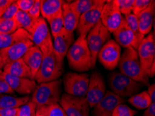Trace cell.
Masks as SVG:
<instances>
[{
    "label": "cell",
    "mask_w": 155,
    "mask_h": 116,
    "mask_svg": "<svg viewBox=\"0 0 155 116\" xmlns=\"http://www.w3.org/2000/svg\"><path fill=\"white\" fill-rule=\"evenodd\" d=\"M120 72L131 78L134 81L145 86H150L149 77L140 65L137 51L134 48H127L121 54L118 63Z\"/></svg>",
    "instance_id": "obj_1"
},
{
    "label": "cell",
    "mask_w": 155,
    "mask_h": 116,
    "mask_svg": "<svg viewBox=\"0 0 155 116\" xmlns=\"http://www.w3.org/2000/svg\"><path fill=\"white\" fill-rule=\"evenodd\" d=\"M66 57L72 70L86 72L92 68L91 54L86 41V35H79L68 51Z\"/></svg>",
    "instance_id": "obj_2"
},
{
    "label": "cell",
    "mask_w": 155,
    "mask_h": 116,
    "mask_svg": "<svg viewBox=\"0 0 155 116\" xmlns=\"http://www.w3.org/2000/svg\"><path fill=\"white\" fill-rule=\"evenodd\" d=\"M63 72V61L58 57L54 48L43 53V60L34 81L38 84L58 80Z\"/></svg>",
    "instance_id": "obj_3"
},
{
    "label": "cell",
    "mask_w": 155,
    "mask_h": 116,
    "mask_svg": "<svg viewBox=\"0 0 155 116\" xmlns=\"http://www.w3.org/2000/svg\"><path fill=\"white\" fill-rule=\"evenodd\" d=\"M61 79L39 84L33 92L31 100L37 106L58 104L61 97Z\"/></svg>",
    "instance_id": "obj_4"
},
{
    "label": "cell",
    "mask_w": 155,
    "mask_h": 116,
    "mask_svg": "<svg viewBox=\"0 0 155 116\" xmlns=\"http://www.w3.org/2000/svg\"><path fill=\"white\" fill-rule=\"evenodd\" d=\"M109 84L111 92L122 98L134 95L143 87V84L134 81L120 72H114L109 75Z\"/></svg>",
    "instance_id": "obj_5"
},
{
    "label": "cell",
    "mask_w": 155,
    "mask_h": 116,
    "mask_svg": "<svg viewBox=\"0 0 155 116\" xmlns=\"http://www.w3.org/2000/svg\"><path fill=\"white\" fill-rule=\"evenodd\" d=\"M111 38V34L99 21L86 35V41L91 54L92 68L96 64L97 55L102 47Z\"/></svg>",
    "instance_id": "obj_6"
},
{
    "label": "cell",
    "mask_w": 155,
    "mask_h": 116,
    "mask_svg": "<svg viewBox=\"0 0 155 116\" xmlns=\"http://www.w3.org/2000/svg\"><path fill=\"white\" fill-rule=\"evenodd\" d=\"M90 76L86 73L69 72L63 77L65 93L75 97H86Z\"/></svg>",
    "instance_id": "obj_7"
},
{
    "label": "cell",
    "mask_w": 155,
    "mask_h": 116,
    "mask_svg": "<svg viewBox=\"0 0 155 116\" xmlns=\"http://www.w3.org/2000/svg\"><path fill=\"white\" fill-rule=\"evenodd\" d=\"M59 105L68 116H90V106L86 97L64 93L61 97Z\"/></svg>",
    "instance_id": "obj_8"
},
{
    "label": "cell",
    "mask_w": 155,
    "mask_h": 116,
    "mask_svg": "<svg viewBox=\"0 0 155 116\" xmlns=\"http://www.w3.org/2000/svg\"><path fill=\"white\" fill-rule=\"evenodd\" d=\"M120 56L121 47L114 40L110 39L100 49L97 59L106 70L112 71L118 67Z\"/></svg>",
    "instance_id": "obj_9"
},
{
    "label": "cell",
    "mask_w": 155,
    "mask_h": 116,
    "mask_svg": "<svg viewBox=\"0 0 155 116\" xmlns=\"http://www.w3.org/2000/svg\"><path fill=\"white\" fill-rule=\"evenodd\" d=\"M123 20L117 0L107 1L101 13L100 21L110 34H113Z\"/></svg>",
    "instance_id": "obj_10"
},
{
    "label": "cell",
    "mask_w": 155,
    "mask_h": 116,
    "mask_svg": "<svg viewBox=\"0 0 155 116\" xmlns=\"http://www.w3.org/2000/svg\"><path fill=\"white\" fill-rule=\"evenodd\" d=\"M137 51L142 69L147 75L152 64L155 63V42L153 33L147 34L143 39Z\"/></svg>",
    "instance_id": "obj_11"
},
{
    "label": "cell",
    "mask_w": 155,
    "mask_h": 116,
    "mask_svg": "<svg viewBox=\"0 0 155 116\" xmlns=\"http://www.w3.org/2000/svg\"><path fill=\"white\" fill-rule=\"evenodd\" d=\"M31 41L34 45L41 49L42 53L45 52L53 47V41L45 20L40 17L31 34Z\"/></svg>",
    "instance_id": "obj_12"
},
{
    "label": "cell",
    "mask_w": 155,
    "mask_h": 116,
    "mask_svg": "<svg viewBox=\"0 0 155 116\" xmlns=\"http://www.w3.org/2000/svg\"><path fill=\"white\" fill-rule=\"evenodd\" d=\"M106 84L102 75L98 72H93L89 79L88 91L86 98L90 108H93L106 93Z\"/></svg>",
    "instance_id": "obj_13"
},
{
    "label": "cell",
    "mask_w": 155,
    "mask_h": 116,
    "mask_svg": "<svg viewBox=\"0 0 155 116\" xmlns=\"http://www.w3.org/2000/svg\"><path fill=\"white\" fill-rule=\"evenodd\" d=\"M106 2V0H102L99 4L80 15L77 28L79 36H86L88 32L100 21L101 13Z\"/></svg>",
    "instance_id": "obj_14"
},
{
    "label": "cell",
    "mask_w": 155,
    "mask_h": 116,
    "mask_svg": "<svg viewBox=\"0 0 155 116\" xmlns=\"http://www.w3.org/2000/svg\"><path fill=\"white\" fill-rule=\"evenodd\" d=\"M124 101L113 92L107 91L101 101L93 107V116H111L114 108Z\"/></svg>",
    "instance_id": "obj_15"
},
{
    "label": "cell",
    "mask_w": 155,
    "mask_h": 116,
    "mask_svg": "<svg viewBox=\"0 0 155 116\" xmlns=\"http://www.w3.org/2000/svg\"><path fill=\"white\" fill-rule=\"evenodd\" d=\"M0 77L7 82L11 88L14 92H16L20 94H28L33 93L37 86L36 82L34 80L14 77L0 70Z\"/></svg>",
    "instance_id": "obj_16"
},
{
    "label": "cell",
    "mask_w": 155,
    "mask_h": 116,
    "mask_svg": "<svg viewBox=\"0 0 155 116\" xmlns=\"http://www.w3.org/2000/svg\"><path fill=\"white\" fill-rule=\"evenodd\" d=\"M113 34L115 38L114 41L124 49L134 48L137 50L140 44V42L138 41L124 18L118 29Z\"/></svg>",
    "instance_id": "obj_17"
},
{
    "label": "cell",
    "mask_w": 155,
    "mask_h": 116,
    "mask_svg": "<svg viewBox=\"0 0 155 116\" xmlns=\"http://www.w3.org/2000/svg\"><path fill=\"white\" fill-rule=\"evenodd\" d=\"M34 45V42L31 39H26L18 42L7 48L0 49L4 65L22 59L28 49Z\"/></svg>",
    "instance_id": "obj_18"
},
{
    "label": "cell",
    "mask_w": 155,
    "mask_h": 116,
    "mask_svg": "<svg viewBox=\"0 0 155 116\" xmlns=\"http://www.w3.org/2000/svg\"><path fill=\"white\" fill-rule=\"evenodd\" d=\"M74 42V33L68 31L64 28L59 34L54 38L53 48L61 60H64L68 51Z\"/></svg>",
    "instance_id": "obj_19"
},
{
    "label": "cell",
    "mask_w": 155,
    "mask_h": 116,
    "mask_svg": "<svg viewBox=\"0 0 155 116\" xmlns=\"http://www.w3.org/2000/svg\"><path fill=\"white\" fill-rule=\"evenodd\" d=\"M22 60L30 70L32 79L34 80L43 60V53L41 50L37 46L34 45L28 49L22 57Z\"/></svg>",
    "instance_id": "obj_20"
},
{
    "label": "cell",
    "mask_w": 155,
    "mask_h": 116,
    "mask_svg": "<svg viewBox=\"0 0 155 116\" xmlns=\"http://www.w3.org/2000/svg\"><path fill=\"white\" fill-rule=\"evenodd\" d=\"M154 7L155 2L153 0L152 4L145 10L142 11L137 16L139 31L140 34L145 37L151 31L154 17Z\"/></svg>",
    "instance_id": "obj_21"
},
{
    "label": "cell",
    "mask_w": 155,
    "mask_h": 116,
    "mask_svg": "<svg viewBox=\"0 0 155 116\" xmlns=\"http://www.w3.org/2000/svg\"><path fill=\"white\" fill-rule=\"evenodd\" d=\"M63 28L68 31L74 33L79 23V16L72 6L70 2H65L62 7Z\"/></svg>",
    "instance_id": "obj_22"
},
{
    "label": "cell",
    "mask_w": 155,
    "mask_h": 116,
    "mask_svg": "<svg viewBox=\"0 0 155 116\" xmlns=\"http://www.w3.org/2000/svg\"><path fill=\"white\" fill-rule=\"evenodd\" d=\"M65 2L62 0H41V14L43 18L49 21L59 14Z\"/></svg>",
    "instance_id": "obj_23"
},
{
    "label": "cell",
    "mask_w": 155,
    "mask_h": 116,
    "mask_svg": "<svg viewBox=\"0 0 155 116\" xmlns=\"http://www.w3.org/2000/svg\"><path fill=\"white\" fill-rule=\"evenodd\" d=\"M2 69L4 72L14 76V77L28 78V79H32L30 70L23 61L22 58L6 64Z\"/></svg>",
    "instance_id": "obj_24"
},
{
    "label": "cell",
    "mask_w": 155,
    "mask_h": 116,
    "mask_svg": "<svg viewBox=\"0 0 155 116\" xmlns=\"http://www.w3.org/2000/svg\"><path fill=\"white\" fill-rule=\"evenodd\" d=\"M26 39L31 40V35L23 29H18L11 34L0 35V49L7 48Z\"/></svg>",
    "instance_id": "obj_25"
},
{
    "label": "cell",
    "mask_w": 155,
    "mask_h": 116,
    "mask_svg": "<svg viewBox=\"0 0 155 116\" xmlns=\"http://www.w3.org/2000/svg\"><path fill=\"white\" fill-rule=\"evenodd\" d=\"M29 97H16L8 94H0V108H17L30 101Z\"/></svg>",
    "instance_id": "obj_26"
},
{
    "label": "cell",
    "mask_w": 155,
    "mask_h": 116,
    "mask_svg": "<svg viewBox=\"0 0 155 116\" xmlns=\"http://www.w3.org/2000/svg\"><path fill=\"white\" fill-rule=\"evenodd\" d=\"M38 19L32 18L28 13L20 10L14 18V20L17 22L19 28L27 31L30 34H31L33 29L36 26Z\"/></svg>",
    "instance_id": "obj_27"
},
{
    "label": "cell",
    "mask_w": 155,
    "mask_h": 116,
    "mask_svg": "<svg viewBox=\"0 0 155 116\" xmlns=\"http://www.w3.org/2000/svg\"><path fill=\"white\" fill-rule=\"evenodd\" d=\"M128 101L133 106L139 110L146 109L152 104L151 99L146 91H143L141 93L135 94L134 95L130 97Z\"/></svg>",
    "instance_id": "obj_28"
},
{
    "label": "cell",
    "mask_w": 155,
    "mask_h": 116,
    "mask_svg": "<svg viewBox=\"0 0 155 116\" xmlns=\"http://www.w3.org/2000/svg\"><path fill=\"white\" fill-rule=\"evenodd\" d=\"M101 1L102 0H76L71 2L70 3L75 11L80 16L99 4Z\"/></svg>",
    "instance_id": "obj_29"
},
{
    "label": "cell",
    "mask_w": 155,
    "mask_h": 116,
    "mask_svg": "<svg viewBox=\"0 0 155 116\" xmlns=\"http://www.w3.org/2000/svg\"><path fill=\"white\" fill-rule=\"evenodd\" d=\"M36 112L41 113L43 116H68L58 104L50 106H37Z\"/></svg>",
    "instance_id": "obj_30"
},
{
    "label": "cell",
    "mask_w": 155,
    "mask_h": 116,
    "mask_svg": "<svg viewBox=\"0 0 155 116\" xmlns=\"http://www.w3.org/2000/svg\"><path fill=\"white\" fill-rule=\"evenodd\" d=\"M124 20L126 21V22L128 25L129 27H130L131 30L133 31L134 34L135 36L137 37L138 41L141 42L145 36L140 34L139 31V27H138V22L137 16L134 15L133 13H131L124 16Z\"/></svg>",
    "instance_id": "obj_31"
},
{
    "label": "cell",
    "mask_w": 155,
    "mask_h": 116,
    "mask_svg": "<svg viewBox=\"0 0 155 116\" xmlns=\"http://www.w3.org/2000/svg\"><path fill=\"white\" fill-rule=\"evenodd\" d=\"M18 29L20 28L14 19L0 18V35L11 34Z\"/></svg>",
    "instance_id": "obj_32"
},
{
    "label": "cell",
    "mask_w": 155,
    "mask_h": 116,
    "mask_svg": "<svg viewBox=\"0 0 155 116\" xmlns=\"http://www.w3.org/2000/svg\"><path fill=\"white\" fill-rule=\"evenodd\" d=\"M51 28V36L54 38L63 29V20L62 11L59 14L56 15L55 17L51 18V20L48 21Z\"/></svg>",
    "instance_id": "obj_33"
},
{
    "label": "cell",
    "mask_w": 155,
    "mask_h": 116,
    "mask_svg": "<svg viewBox=\"0 0 155 116\" xmlns=\"http://www.w3.org/2000/svg\"><path fill=\"white\" fill-rule=\"evenodd\" d=\"M37 105L30 99L18 108V116H34L36 113Z\"/></svg>",
    "instance_id": "obj_34"
},
{
    "label": "cell",
    "mask_w": 155,
    "mask_h": 116,
    "mask_svg": "<svg viewBox=\"0 0 155 116\" xmlns=\"http://www.w3.org/2000/svg\"><path fill=\"white\" fill-rule=\"evenodd\" d=\"M137 113V111L131 109L124 104H121L114 108L111 116H134Z\"/></svg>",
    "instance_id": "obj_35"
},
{
    "label": "cell",
    "mask_w": 155,
    "mask_h": 116,
    "mask_svg": "<svg viewBox=\"0 0 155 116\" xmlns=\"http://www.w3.org/2000/svg\"><path fill=\"white\" fill-rule=\"evenodd\" d=\"M120 11L124 16L132 13L134 0H117Z\"/></svg>",
    "instance_id": "obj_36"
},
{
    "label": "cell",
    "mask_w": 155,
    "mask_h": 116,
    "mask_svg": "<svg viewBox=\"0 0 155 116\" xmlns=\"http://www.w3.org/2000/svg\"><path fill=\"white\" fill-rule=\"evenodd\" d=\"M153 0H134L133 6L132 13L136 16L141 13L142 11L145 10L148 7Z\"/></svg>",
    "instance_id": "obj_37"
},
{
    "label": "cell",
    "mask_w": 155,
    "mask_h": 116,
    "mask_svg": "<svg viewBox=\"0 0 155 116\" xmlns=\"http://www.w3.org/2000/svg\"><path fill=\"white\" fill-rule=\"evenodd\" d=\"M19 11L18 6L16 4L15 1L11 4L4 11L3 15H2L1 18L4 19H14L16 14Z\"/></svg>",
    "instance_id": "obj_38"
},
{
    "label": "cell",
    "mask_w": 155,
    "mask_h": 116,
    "mask_svg": "<svg viewBox=\"0 0 155 116\" xmlns=\"http://www.w3.org/2000/svg\"><path fill=\"white\" fill-rule=\"evenodd\" d=\"M36 0H17L15 1L20 11L28 13L34 5Z\"/></svg>",
    "instance_id": "obj_39"
},
{
    "label": "cell",
    "mask_w": 155,
    "mask_h": 116,
    "mask_svg": "<svg viewBox=\"0 0 155 116\" xmlns=\"http://www.w3.org/2000/svg\"><path fill=\"white\" fill-rule=\"evenodd\" d=\"M41 0H36L35 3L28 13L31 16L32 18L38 19L40 18L41 15Z\"/></svg>",
    "instance_id": "obj_40"
},
{
    "label": "cell",
    "mask_w": 155,
    "mask_h": 116,
    "mask_svg": "<svg viewBox=\"0 0 155 116\" xmlns=\"http://www.w3.org/2000/svg\"><path fill=\"white\" fill-rule=\"evenodd\" d=\"M14 92L7 82L0 77V94H13Z\"/></svg>",
    "instance_id": "obj_41"
},
{
    "label": "cell",
    "mask_w": 155,
    "mask_h": 116,
    "mask_svg": "<svg viewBox=\"0 0 155 116\" xmlns=\"http://www.w3.org/2000/svg\"><path fill=\"white\" fill-rule=\"evenodd\" d=\"M0 116H18V108H0Z\"/></svg>",
    "instance_id": "obj_42"
},
{
    "label": "cell",
    "mask_w": 155,
    "mask_h": 116,
    "mask_svg": "<svg viewBox=\"0 0 155 116\" xmlns=\"http://www.w3.org/2000/svg\"><path fill=\"white\" fill-rule=\"evenodd\" d=\"M143 116H155V103H152L145 109Z\"/></svg>",
    "instance_id": "obj_43"
},
{
    "label": "cell",
    "mask_w": 155,
    "mask_h": 116,
    "mask_svg": "<svg viewBox=\"0 0 155 116\" xmlns=\"http://www.w3.org/2000/svg\"><path fill=\"white\" fill-rule=\"evenodd\" d=\"M151 99L152 103H155V85L154 84L150 85L148 89L146 91Z\"/></svg>",
    "instance_id": "obj_44"
},
{
    "label": "cell",
    "mask_w": 155,
    "mask_h": 116,
    "mask_svg": "<svg viewBox=\"0 0 155 116\" xmlns=\"http://www.w3.org/2000/svg\"><path fill=\"white\" fill-rule=\"evenodd\" d=\"M14 2V0H0V9L5 11L7 7H8Z\"/></svg>",
    "instance_id": "obj_45"
},
{
    "label": "cell",
    "mask_w": 155,
    "mask_h": 116,
    "mask_svg": "<svg viewBox=\"0 0 155 116\" xmlns=\"http://www.w3.org/2000/svg\"><path fill=\"white\" fill-rule=\"evenodd\" d=\"M4 66V61H3V58H2L1 51H0V70H1L2 68H3Z\"/></svg>",
    "instance_id": "obj_46"
},
{
    "label": "cell",
    "mask_w": 155,
    "mask_h": 116,
    "mask_svg": "<svg viewBox=\"0 0 155 116\" xmlns=\"http://www.w3.org/2000/svg\"><path fill=\"white\" fill-rule=\"evenodd\" d=\"M4 12V10H2V9H0V18H2V15H3Z\"/></svg>",
    "instance_id": "obj_47"
},
{
    "label": "cell",
    "mask_w": 155,
    "mask_h": 116,
    "mask_svg": "<svg viewBox=\"0 0 155 116\" xmlns=\"http://www.w3.org/2000/svg\"><path fill=\"white\" fill-rule=\"evenodd\" d=\"M34 116H43V115H42V114H41V113H37V112H36V115H35Z\"/></svg>",
    "instance_id": "obj_48"
}]
</instances>
